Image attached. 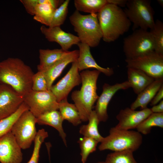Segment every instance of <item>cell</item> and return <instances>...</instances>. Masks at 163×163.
Instances as JSON below:
<instances>
[{"label":"cell","instance_id":"cell-1","mask_svg":"<svg viewBox=\"0 0 163 163\" xmlns=\"http://www.w3.org/2000/svg\"><path fill=\"white\" fill-rule=\"evenodd\" d=\"M34 74L19 58L9 57L0 62V84L10 86L23 97L32 90Z\"/></svg>","mask_w":163,"mask_h":163},{"label":"cell","instance_id":"cell-2","mask_svg":"<svg viewBox=\"0 0 163 163\" xmlns=\"http://www.w3.org/2000/svg\"><path fill=\"white\" fill-rule=\"evenodd\" d=\"M102 39L106 42L115 41L127 32L131 23L120 7L107 3L97 13Z\"/></svg>","mask_w":163,"mask_h":163},{"label":"cell","instance_id":"cell-3","mask_svg":"<svg viewBox=\"0 0 163 163\" xmlns=\"http://www.w3.org/2000/svg\"><path fill=\"white\" fill-rule=\"evenodd\" d=\"M101 72L96 70L83 71L80 73L82 85L80 90L71 95L82 121L88 120L94 103L99 96L97 92V81Z\"/></svg>","mask_w":163,"mask_h":163},{"label":"cell","instance_id":"cell-4","mask_svg":"<svg viewBox=\"0 0 163 163\" xmlns=\"http://www.w3.org/2000/svg\"><path fill=\"white\" fill-rule=\"evenodd\" d=\"M69 20L80 42L87 44L90 47L99 45L102 34L97 13L83 15L76 10L70 16Z\"/></svg>","mask_w":163,"mask_h":163},{"label":"cell","instance_id":"cell-5","mask_svg":"<svg viewBox=\"0 0 163 163\" xmlns=\"http://www.w3.org/2000/svg\"><path fill=\"white\" fill-rule=\"evenodd\" d=\"M109 134L104 137L98 149L100 151L109 150L113 152L130 151L138 150L143 140L142 134L137 131L123 130L112 127Z\"/></svg>","mask_w":163,"mask_h":163},{"label":"cell","instance_id":"cell-6","mask_svg":"<svg viewBox=\"0 0 163 163\" xmlns=\"http://www.w3.org/2000/svg\"><path fill=\"white\" fill-rule=\"evenodd\" d=\"M124 10L127 17L133 24L132 29H151L155 22L154 11L149 0H127Z\"/></svg>","mask_w":163,"mask_h":163},{"label":"cell","instance_id":"cell-7","mask_svg":"<svg viewBox=\"0 0 163 163\" xmlns=\"http://www.w3.org/2000/svg\"><path fill=\"white\" fill-rule=\"evenodd\" d=\"M124 39L123 49L126 59H131L154 51L153 40L148 30L136 29Z\"/></svg>","mask_w":163,"mask_h":163},{"label":"cell","instance_id":"cell-8","mask_svg":"<svg viewBox=\"0 0 163 163\" xmlns=\"http://www.w3.org/2000/svg\"><path fill=\"white\" fill-rule=\"evenodd\" d=\"M37 118L29 110L24 112L13 125L11 132L21 149L29 148L36 136Z\"/></svg>","mask_w":163,"mask_h":163},{"label":"cell","instance_id":"cell-9","mask_svg":"<svg viewBox=\"0 0 163 163\" xmlns=\"http://www.w3.org/2000/svg\"><path fill=\"white\" fill-rule=\"evenodd\" d=\"M125 61L127 68L139 69L155 80L163 79V56L154 51Z\"/></svg>","mask_w":163,"mask_h":163},{"label":"cell","instance_id":"cell-10","mask_svg":"<svg viewBox=\"0 0 163 163\" xmlns=\"http://www.w3.org/2000/svg\"><path fill=\"white\" fill-rule=\"evenodd\" d=\"M24 102L36 118L46 112L59 109V103L50 90L43 91L31 90L24 96Z\"/></svg>","mask_w":163,"mask_h":163},{"label":"cell","instance_id":"cell-11","mask_svg":"<svg viewBox=\"0 0 163 163\" xmlns=\"http://www.w3.org/2000/svg\"><path fill=\"white\" fill-rule=\"evenodd\" d=\"M81 83V79L77 60L72 63L65 75L56 84L53 85L50 90L59 103L67 98L68 94L73 88Z\"/></svg>","mask_w":163,"mask_h":163},{"label":"cell","instance_id":"cell-12","mask_svg":"<svg viewBox=\"0 0 163 163\" xmlns=\"http://www.w3.org/2000/svg\"><path fill=\"white\" fill-rule=\"evenodd\" d=\"M24 102V97L10 86L0 84V120L15 112Z\"/></svg>","mask_w":163,"mask_h":163},{"label":"cell","instance_id":"cell-13","mask_svg":"<svg viewBox=\"0 0 163 163\" xmlns=\"http://www.w3.org/2000/svg\"><path fill=\"white\" fill-rule=\"evenodd\" d=\"M129 88L130 85L127 81L112 85L107 83L104 84L102 92L97 101L94 110L100 122H105L107 120V107L114 94L119 90H125Z\"/></svg>","mask_w":163,"mask_h":163},{"label":"cell","instance_id":"cell-14","mask_svg":"<svg viewBox=\"0 0 163 163\" xmlns=\"http://www.w3.org/2000/svg\"><path fill=\"white\" fill-rule=\"evenodd\" d=\"M152 113L150 108H148L136 110L126 107L121 110L117 115L116 118L118 122L115 127L123 130L136 128Z\"/></svg>","mask_w":163,"mask_h":163},{"label":"cell","instance_id":"cell-15","mask_svg":"<svg viewBox=\"0 0 163 163\" xmlns=\"http://www.w3.org/2000/svg\"><path fill=\"white\" fill-rule=\"evenodd\" d=\"M21 149L11 131L0 138V163H21Z\"/></svg>","mask_w":163,"mask_h":163},{"label":"cell","instance_id":"cell-16","mask_svg":"<svg viewBox=\"0 0 163 163\" xmlns=\"http://www.w3.org/2000/svg\"><path fill=\"white\" fill-rule=\"evenodd\" d=\"M40 30L48 41L57 43L65 51H68L73 45H77L80 42L78 36L65 32L60 27H47L42 25Z\"/></svg>","mask_w":163,"mask_h":163},{"label":"cell","instance_id":"cell-17","mask_svg":"<svg viewBox=\"0 0 163 163\" xmlns=\"http://www.w3.org/2000/svg\"><path fill=\"white\" fill-rule=\"evenodd\" d=\"M78 50L68 51L61 58L46 70L42 72L46 80L48 90H50L54 81L69 64L76 61Z\"/></svg>","mask_w":163,"mask_h":163},{"label":"cell","instance_id":"cell-18","mask_svg":"<svg viewBox=\"0 0 163 163\" xmlns=\"http://www.w3.org/2000/svg\"><path fill=\"white\" fill-rule=\"evenodd\" d=\"M77 45L79 48V55L77 62L79 72L94 68L108 76L113 74L112 68H103L97 63L91 53L90 47L87 44L80 42Z\"/></svg>","mask_w":163,"mask_h":163},{"label":"cell","instance_id":"cell-19","mask_svg":"<svg viewBox=\"0 0 163 163\" xmlns=\"http://www.w3.org/2000/svg\"><path fill=\"white\" fill-rule=\"evenodd\" d=\"M127 75L130 88L137 95L155 80L142 71L134 68H127Z\"/></svg>","mask_w":163,"mask_h":163},{"label":"cell","instance_id":"cell-20","mask_svg":"<svg viewBox=\"0 0 163 163\" xmlns=\"http://www.w3.org/2000/svg\"><path fill=\"white\" fill-rule=\"evenodd\" d=\"M163 85V79L155 80L138 94L130 108L135 110L139 107L141 110L147 108L148 105Z\"/></svg>","mask_w":163,"mask_h":163},{"label":"cell","instance_id":"cell-21","mask_svg":"<svg viewBox=\"0 0 163 163\" xmlns=\"http://www.w3.org/2000/svg\"><path fill=\"white\" fill-rule=\"evenodd\" d=\"M64 120L58 110L46 112L37 118V123L40 125H47L55 129L66 146H67L66 138V135L62 126Z\"/></svg>","mask_w":163,"mask_h":163},{"label":"cell","instance_id":"cell-22","mask_svg":"<svg viewBox=\"0 0 163 163\" xmlns=\"http://www.w3.org/2000/svg\"><path fill=\"white\" fill-rule=\"evenodd\" d=\"M68 51L64 50L61 49H40V62L37 66L38 71L43 72L47 69L61 58Z\"/></svg>","mask_w":163,"mask_h":163},{"label":"cell","instance_id":"cell-23","mask_svg":"<svg viewBox=\"0 0 163 163\" xmlns=\"http://www.w3.org/2000/svg\"><path fill=\"white\" fill-rule=\"evenodd\" d=\"M88 123L81 126L79 129L80 133L84 137L93 138L101 142L104 137L100 134L98 126L100 121L94 110L91 112L88 119Z\"/></svg>","mask_w":163,"mask_h":163},{"label":"cell","instance_id":"cell-24","mask_svg":"<svg viewBox=\"0 0 163 163\" xmlns=\"http://www.w3.org/2000/svg\"><path fill=\"white\" fill-rule=\"evenodd\" d=\"M58 110L64 120H67L74 126H77L81 123L77 108L74 104L69 103L67 98L59 102Z\"/></svg>","mask_w":163,"mask_h":163},{"label":"cell","instance_id":"cell-25","mask_svg":"<svg viewBox=\"0 0 163 163\" xmlns=\"http://www.w3.org/2000/svg\"><path fill=\"white\" fill-rule=\"evenodd\" d=\"M55 10L52 5L47 3V0H45L44 3L42 4H39L38 2L35 8L34 19L48 27Z\"/></svg>","mask_w":163,"mask_h":163},{"label":"cell","instance_id":"cell-26","mask_svg":"<svg viewBox=\"0 0 163 163\" xmlns=\"http://www.w3.org/2000/svg\"><path fill=\"white\" fill-rule=\"evenodd\" d=\"M27 110H29V107L24 102L15 112L0 120V138L11 131L13 125L19 117Z\"/></svg>","mask_w":163,"mask_h":163},{"label":"cell","instance_id":"cell-27","mask_svg":"<svg viewBox=\"0 0 163 163\" xmlns=\"http://www.w3.org/2000/svg\"><path fill=\"white\" fill-rule=\"evenodd\" d=\"M107 3V0H75L76 10L91 14L97 13Z\"/></svg>","mask_w":163,"mask_h":163},{"label":"cell","instance_id":"cell-28","mask_svg":"<svg viewBox=\"0 0 163 163\" xmlns=\"http://www.w3.org/2000/svg\"><path fill=\"white\" fill-rule=\"evenodd\" d=\"M163 128V113H152L136 128L141 134L147 135L151 132L153 127Z\"/></svg>","mask_w":163,"mask_h":163},{"label":"cell","instance_id":"cell-29","mask_svg":"<svg viewBox=\"0 0 163 163\" xmlns=\"http://www.w3.org/2000/svg\"><path fill=\"white\" fill-rule=\"evenodd\" d=\"M154 45V51L163 56V23L159 20H157L151 29Z\"/></svg>","mask_w":163,"mask_h":163},{"label":"cell","instance_id":"cell-30","mask_svg":"<svg viewBox=\"0 0 163 163\" xmlns=\"http://www.w3.org/2000/svg\"><path fill=\"white\" fill-rule=\"evenodd\" d=\"M81 149L80 155L82 163H86L89 155L96 150L99 142L95 139L84 136L78 142Z\"/></svg>","mask_w":163,"mask_h":163},{"label":"cell","instance_id":"cell-31","mask_svg":"<svg viewBox=\"0 0 163 163\" xmlns=\"http://www.w3.org/2000/svg\"><path fill=\"white\" fill-rule=\"evenodd\" d=\"M106 163H138L133 152L130 151L113 152L107 156Z\"/></svg>","mask_w":163,"mask_h":163},{"label":"cell","instance_id":"cell-32","mask_svg":"<svg viewBox=\"0 0 163 163\" xmlns=\"http://www.w3.org/2000/svg\"><path fill=\"white\" fill-rule=\"evenodd\" d=\"M70 0L64 1L54 11L49 27H60L65 21L68 13V7Z\"/></svg>","mask_w":163,"mask_h":163},{"label":"cell","instance_id":"cell-33","mask_svg":"<svg viewBox=\"0 0 163 163\" xmlns=\"http://www.w3.org/2000/svg\"><path fill=\"white\" fill-rule=\"evenodd\" d=\"M48 136V132L44 129H39L34 141V146L31 157L27 163H38L41 145L45 139Z\"/></svg>","mask_w":163,"mask_h":163},{"label":"cell","instance_id":"cell-34","mask_svg":"<svg viewBox=\"0 0 163 163\" xmlns=\"http://www.w3.org/2000/svg\"><path fill=\"white\" fill-rule=\"evenodd\" d=\"M32 90L37 91L48 90L46 80L42 72L38 71L34 74L32 78Z\"/></svg>","mask_w":163,"mask_h":163},{"label":"cell","instance_id":"cell-35","mask_svg":"<svg viewBox=\"0 0 163 163\" xmlns=\"http://www.w3.org/2000/svg\"><path fill=\"white\" fill-rule=\"evenodd\" d=\"M20 1L24 6L27 12L34 15L35 8L38 4V0H21Z\"/></svg>","mask_w":163,"mask_h":163},{"label":"cell","instance_id":"cell-36","mask_svg":"<svg viewBox=\"0 0 163 163\" xmlns=\"http://www.w3.org/2000/svg\"><path fill=\"white\" fill-rule=\"evenodd\" d=\"M163 85L160 88L150 102V105L153 106L158 104L163 100Z\"/></svg>","mask_w":163,"mask_h":163},{"label":"cell","instance_id":"cell-37","mask_svg":"<svg viewBox=\"0 0 163 163\" xmlns=\"http://www.w3.org/2000/svg\"><path fill=\"white\" fill-rule=\"evenodd\" d=\"M150 109L152 113H163V100H162L158 104L153 106Z\"/></svg>","mask_w":163,"mask_h":163},{"label":"cell","instance_id":"cell-38","mask_svg":"<svg viewBox=\"0 0 163 163\" xmlns=\"http://www.w3.org/2000/svg\"><path fill=\"white\" fill-rule=\"evenodd\" d=\"M107 3L113 4L121 8L126 6L127 0H107Z\"/></svg>","mask_w":163,"mask_h":163},{"label":"cell","instance_id":"cell-39","mask_svg":"<svg viewBox=\"0 0 163 163\" xmlns=\"http://www.w3.org/2000/svg\"><path fill=\"white\" fill-rule=\"evenodd\" d=\"M157 2L160 6L163 7V0H157Z\"/></svg>","mask_w":163,"mask_h":163},{"label":"cell","instance_id":"cell-40","mask_svg":"<svg viewBox=\"0 0 163 163\" xmlns=\"http://www.w3.org/2000/svg\"><path fill=\"white\" fill-rule=\"evenodd\" d=\"M96 163H106L105 162V161H101L98 162H97Z\"/></svg>","mask_w":163,"mask_h":163},{"label":"cell","instance_id":"cell-41","mask_svg":"<svg viewBox=\"0 0 163 163\" xmlns=\"http://www.w3.org/2000/svg\"><path fill=\"white\" fill-rule=\"evenodd\" d=\"M48 155H49V160H50V163H51V162H50V153H48Z\"/></svg>","mask_w":163,"mask_h":163}]
</instances>
